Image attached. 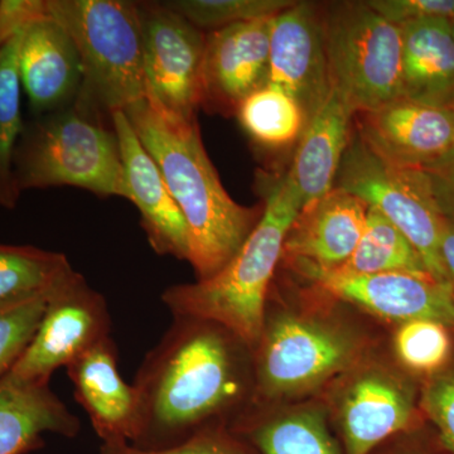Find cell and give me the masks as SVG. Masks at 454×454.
<instances>
[{
  "label": "cell",
  "instance_id": "cell-25",
  "mask_svg": "<svg viewBox=\"0 0 454 454\" xmlns=\"http://www.w3.org/2000/svg\"><path fill=\"white\" fill-rule=\"evenodd\" d=\"M20 37L17 35L0 49V207L7 210L17 207L22 193L14 175V155L26 121L18 70Z\"/></svg>",
  "mask_w": 454,
  "mask_h": 454
},
{
  "label": "cell",
  "instance_id": "cell-16",
  "mask_svg": "<svg viewBox=\"0 0 454 454\" xmlns=\"http://www.w3.org/2000/svg\"><path fill=\"white\" fill-rule=\"evenodd\" d=\"M110 118L121 148L128 200L140 212V225L152 249L158 255L188 262L190 238L186 220L170 195L162 173L140 143L127 114L116 110Z\"/></svg>",
  "mask_w": 454,
  "mask_h": 454
},
{
  "label": "cell",
  "instance_id": "cell-36",
  "mask_svg": "<svg viewBox=\"0 0 454 454\" xmlns=\"http://www.w3.org/2000/svg\"><path fill=\"white\" fill-rule=\"evenodd\" d=\"M439 258L448 284L454 293V223L444 220L439 244Z\"/></svg>",
  "mask_w": 454,
  "mask_h": 454
},
{
  "label": "cell",
  "instance_id": "cell-17",
  "mask_svg": "<svg viewBox=\"0 0 454 454\" xmlns=\"http://www.w3.org/2000/svg\"><path fill=\"white\" fill-rule=\"evenodd\" d=\"M118 358V348L110 336L66 367L76 402L103 443H131L138 427V395L134 385L121 378Z\"/></svg>",
  "mask_w": 454,
  "mask_h": 454
},
{
  "label": "cell",
  "instance_id": "cell-14",
  "mask_svg": "<svg viewBox=\"0 0 454 454\" xmlns=\"http://www.w3.org/2000/svg\"><path fill=\"white\" fill-rule=\"evenodd\" d=\"M273 18L206 33L201 106L207 112L236 114L245 98L267 85Z\"/></svg>",
  "mask_w": 454,
  "mask_h": 454
},
{
  "label": "cell",
  "instance_id": "cell-2",
  "mask_svg": "<svg viewBox=\"0 0 454 454\" xmlns=\"http://www.w3.org/2000/svg\"><path fill=\"white\" fill-rule=\"evenodd\" d=\"M124 112L186 220L188 262L197 280L214 277L252 234L262 207L239 205L226 192L203 145L196 116L170 112L151 92Z\"/></svg>",
  "mask_w": 454,
  "mask_h": 454
},
{
  "label": "cell",
  "instance_id": "cell-32",
  "mask_svg": "<svg viewBox=\"0 0 454 454\" xmlns=\"http://www.w3.org/2000/svg\"><path fill=\"white\" fill-rule=\"evenodd\" d=\"M100 454H244L234 442L211 430H201L184 443L163 450H142L128 442H106Z\"/></svg>",
  "mask_w": 454,
  "mask_h": 454
},
{
  "label": "cell",
  "instance_id": "cell-33",
  "mask_svg": "<svg viewBox=\"0 0 454 454\" xmlns=\"http://www.w3.org/2000/svg\"><path fill=\"white\" fill-rule=\"evenodd\" d=\"M370 8L396 26L430 18L454 17V0H369Z\"/></svg>",
  "mask_w": 454,
  "mask_h": 454
},
{
  "label": "cell",
  "instance_id": "cell-7",
  "mask_svg": "<svg viewBox=\"0 0 454 454\" xmlns=\"http://www.w3.org/2000/svg\"><path fill=\"white\" fill-rule=\"evenodd\" d=\"M334 187L380 211L411 241L432 277L450 288L439 258L444 219L430 199L422 170L384 162L356 133L343 155Z\"/></svg>",
  "mask_w": 454,
  "mask_h": 454
},
{
  "label": "cell",
  "instance_id": "cell-3",
  "mask_svg": "<svg viewBox=\"0 0 454 454\" xmlns=\"http://www.w3.org/2000/svg\"><path fill=\"white\" fill-rule=\"evenodd\" d=\"M262 217L234 258L219 273L168 286L162 301L173 317L216 322L253 348L262 339L265 301L283 245L301 201L286 176L269 184Z\"/></svg>",
  "mask_w": 454,
  "mask_h": 454
},
{
  "label": "cell",
  "instance_id": "cell-30",
  "mask_svg": "<svg viewBox=\"0 0 454 454\" xmlns=\"http://www.w3.org/2000/svg\"><path fill=\"white\" fill-rule=\"evenodd\" d=\"M50 293L0 309V378L14 366L37 333Z\"/></svg>",
  "mask_w": 454,
  "mask_h": 454
},
{
  "label": "cell",
  "instance_id": "cell-21",
  "mask_svg": "<svg viewBox=\"0 0 454 454\" xmlns=\"http://www.w3.org/2000/svg\"><path fill=\"white\" fill-rule=\"evenodd\" d=\"M82 429L50 384L0 380V454H26L43 444L44 433L73 438Z\"/></svg>",
  "mask_w": 454,
  "mask_h": 454
},
{
  "label": "cell",
  "instance_id": "cell-10",
  "mask_svg": "<svg viewBox=\"0 0 454 454\" xmlns=\"http://www.w3.org/2000/svg\"><path fill=\"white\" fill-rule=\"evenodd\" d=\"M357 136L384 162L428 170L454 158V115L450 107L399 98L372 112L355 114Z\"/></svg>",
  "mask_w": 454,
  "mask_h": 454
},
{
  "label": "cell",
  "instance_id": "cell-18",
  "mask_svg": "<svg viewBox=\"0 0 454 454\" xmlns=\"http://www.w3.org/2000/svg\"><path fill=\"white\" fill-rule=\"evenodd\" d=\"M18 70L32 116L70 106L82 90V66L76 46L51 18L22 33Z\"/></svg>",
  "mask_w": 454,
  "mask_h": 454
},
{
  "label": "cell",
  "instance_id": "cell-24",
  "mask_svg": "<svg viewBox=\"0 0 454 454\" xmlns=\"http://www.w3.org/2000/svg\"><path fill=\"white\" fill-rule=\"evenodd\" d=\"M334 270L351 274L405 271L432 277L411 241L380 211L369 207L365 230L348 262ZM433 278V277H432Z\"/></svg>",
  "mask_w": 454,
  "mask_h": 454
},
{
  "label": "cell",
  "instance_id": "cell-23",
  "mask_svg": "<svg viewBox=\"0 0 454 454\" xmlns=\"http://www.w3.org/2000/svg\"><path fill=\"white\" fill-rule=\"evenodd\" d=\"M73 270L64 254L0 244V309L47 294Z\"/></svg>",
  "mask_w": 454,
  "mask_h": 454
},
{
  "label": "cell",
  "instance_id": "cell-19",
  "mask_svg": "<svg viewBox=\"0 0 454 454\" xmlns=\"http://www.w3.org/2000/svg\"><path fill=\"white\" fill-rule=\"evenodd\" d=\"M354 109L333 88L307 122L292 168L286 175L300 195L301 208L334 187L343 155L354 136Z\"/></svg>",
  "mask_w": 454,
  "mask_h": 454
},
{
  "label": "cell",
  "instance_id": "cell-37",
  "mask_svg": "<svg viewBox=\"0 0 454 454\" xmlns=\"http://www.w3.org/2000/svg\"><path fill=\"white\" fill-rule=\"evenodd\" d=\"M450 112H452L453 115H454V98H453L452 103H450Z\"/></svg>",
  "mask_w": 454,
  "mask_h": 454
},
{
  "label": "cell",
  "instance_id": "cell-6",
  "mask_svg": "<svg viewBox=\"0 0 454 454\" xmlns=\"http://www.w3.org/2000/svg\"><path fill=\"white\" fill-rule=\"evenodd\" d=\"M333 88L355 114L403 98L402 28L366 2L333 3L322 11Z\"/></svg>",
  "mask_w": 454,
  "mask_h": 454
},
{
  "label": "cell",
  "instance_id": "cell-9",
  "mask_svg": "<svg viewBox=\"0 0 454 454\" xmlns=\"http://www.w3.org/2000/svg\"><path fill=\"white\" fill-rule=\"evenodd\" d=\"M148 92L166 109L195 118L201 107L206 33L164 3H138Z\"/></svg>",
  "mask_w": 454,
  "mask_h": 454
},
{
  "label": "cell",
  "instance_id": "cell-35",
  "mask_svg": "<svg viewBox=\"0 0 454 454\" xmlns=\"http://www.w3.org/2000/svg\"><path fill=\"white\" fill-rule=\"evenodd\" d=\"M422 173L435 208L444 220L454 223V158Z\"/></svg>",
  "mask_w": 454,
  "mask_h": 454
},
{
  "label": "cell",
  "instance_id": "cell-28",
  "mask_svg": "<svg viewBox=\"0 0 454 454\" xmlns=\"http://www.w3.org/2000/svg\"><path fill=\"white\" fill-rule=\"evenodd\" d=\"M450 330L430 319L404 322L395 334L397 357L411 372L437 375L452 354Z\"/></svg>",
  "mask_w": 454,
  "mask_h": 454
},
{
  "label": "cell",
  "instance_id": "cell-8",
  "mask_svg": "<svg viewBox=\"0 0 454 454\" xmlns=\"http://www.w3.org/2000/svg\"><path fill=\"white\" fill-rule=\"evenodd\" d=\"M110 336L112 317L106 298L73 270L50 293L37 333L0 380L16 385L50 384L57 369L67 367Z\"/></svg>",
  "mask_w": 454,
  "mask_h": 454
},
{
  "label": "cell",
  "instance_id": "cell-1",
  "mask_svg": "<svg viewBox=\"0 0 454 454\" xmlns=\"http://www.w3.org/2000/svg\"><path fill=\"white\" fill-rule=\"evenodd\" d=\"M243 343L216 322L175 317L137 372L138 427L131 446H177L234 405L245 391L236 354Z\"/></svg>",
  "mask_w": 454,
  "mask_h": 454
},
{
  "label": "cell",
  "instance_id": "cell-13",
  "mask_svg": "<svg viewBox=\"0 0 454 454\" xmlns=\"http://www.w3.org/2000/svg\"><path fill=\"white\" fill-rule=\"evenodd\" d=\"M262 340L259 385L269 395L312 387L351 357V346L342 336L303 319H278Z\"/></svg>",
  "mask_w": 454,
  "mask_h": 454
},
{
  "label": "cell",
  "instance_id": "cell-5",
  "mask_svg": "<svg viewBox=\"0 0 454 454\" xmlns=\"http://www.w3.org/2000/svg\"><path fill=\"white\" fill-rule=\"evenodd\" d=\"M47 5L51 20L67 32L82 59L79 98L109 115L146 98L138 3L47 0Z\"/></svg>",
  "mask_w": 454,
  "mask_h": 454
},
{
  "label": "cell",
  "instance_id": "cell-12",
  "mask_svg": "<svg viewBox=\"0 0 454 454\" xmlns=\"http://www.w3.org/2000/svg\"><path fill=\"white\" fill-rule=\"evenodd\" d=\"M309 279L339 300L373 315L404 322L430 319L454 330V293L432 277L405 271L351 274L340 270H304Z\"/></svg>",
  "mask_w": 454,
  "mask_h": 454
},
{
  "label": "cell",
  "instance_id": "cell-29",
  "mask_svg": "<svg viewBox=\"0 0 454 454\" xmlns=\"http://www.w3.org/2000/svg\"><path fill=\"white\" fill-rule=\"evenodd\" d=\"M163 3L197 28L208 32L236 23L273 18L294 4L292 0H172Z\"/></svg>",
  "mask_w": 454,
  "mask_h": 454
},
{
  "label": "cell",
  "instance_id": "cell-4",
  "mask_svg": "<svg viewBox=\"0 0 454 454\" xmlns=\"http://www.w3.org/2000/svg\"><path fill=\"white\" fill-rule=\"evenodd\" d=\"M103 115L77 97L70 106L26 121L14 155L20 192L70 186L128 200L118 137Z\"/></svg>",
  "mask_w": 454,
  "mask_h": 454
},
{
  "label": "cell",
  "instance_id": "cell-22",
  "mask_svg": "<svg viewBox=\"0 0 454 454\" xmlns=\"http://www.w3.org/2000/svg\"><path fill=\"white\" fill-rule=\"evenodd\" d=\"M414 419L411 394L389 379L367 376L349 390L342 409L348 454H369L373 447Z\"/></svg>",
  "mask_w": 454,
  "mask_h": 454
},
{
  "label": "cell",
  "instance_id": "cell-31",
  "mask_svg": "<svg viewBox=\"0 0 454 454\" xmlns=\"http://www.w3.org/2000/svg\"><path fill=\"white\" fill-rule=\"evenodd\" d=\"M422 408L437 427L443 446L454 454V372L433 376L424 387Z\"/></svg>",
  "mask_w": 454,
  "mask_h": 454
},
{
  "label": "cell",
  "instance_id": "cell-27",
  "mask_svg": "<svg viewBox=\"0 0 454 454\" xmlns=\"http://www.w3.org/2000/svg\"><path fill=\"white\" fill-rule=\"evenodd\" d=\"M253 439L262 454H339L316 413L294 414L260 426Z\"/></svg>",
  "mask_w": 454,
  "mask_h": 454
},
{
  "label": "cell",
  "instance_id": "cell-34",
  "mask_svg": "<svg viewBox=\"0 0 454 454\" xmlns=\"http://www.w3.org/2000/svg\"><path fill=\"white\" fill-rule=\"evenodd\" d=\"M44 20H50L47 0H0V49Z\"/></svg>",
  "mask_w": 454,
  "mask_h": 454
},
{
  "label": "cell",
  "instance_id": "cell-38",
  "mask_svg": "<svg viewBox=\"0 0 454 454\" xmlns=\"http://www.w3.org/2000/svg\"><path fill=\"white\" fill-rule=\"evenodd\" d=\"M450 25H452V32H453V37H454V17L452 18V20H450Z\"/></svg>",
  "mask_w": 454,
  "mask_h": 454
},
{
  "label": "cell",
  "instance_id": "cell-11",
  "mask_svg": "<svg viewBox=\"0 0 454 454\" xmlns=\"http://www.w3.org/2000/svg\"><path fill=\"white\" fill-rule=\"evenodd\" d=\"M268 83L295 98L307 122L330 95L322 12L313 3L294 2L271 20Z\"/></svg>",
  "mask_w": 454,
  "mask_h": 454
},
{
  "label": "cell",
  "instance_id": "cell-20",
  "mask_svg": "<svg viewBox=\"0 0 454 454\" xmlns=\"http://www.w3.org/2000/svg\"><path fill=\"white\" fill-rule=\"evenodd\" d=\"M402 28L403 98L450 107L454 98V37L450 20L430 18Z\"/></svg>",
  "mask_w": 454,
  "mask_h": 454
},
{
  "label": "cell",
  "instance_id": "cell-26",
  "mask_svg": "<svg viewBox=\"0 0 454 454\" xmlns=\"http://www.w3.org/2000/svg\"><path fill=\"white\" fill-rule=\"evenodd\" d=\"M247 136L260 145L282 148L301 139L307 116L291 95L277 86H262L249 95L236 112Z\"/></svg>",
  "mask_w": 454,
  "mask_h": 454
},
{
  "label": "cell",
  "instance_id": "cell-15",
  "mask_svg": "<svg viewBox=\"0 0 454 454\" xmlns=\"http://www.w3.org/2000/svg\"><path fill=\"white\" fill-rule=\"evenodd\" d=\"M367 210L363 200L333 187L301 208L284 240L282 259L301 273L342 267L363 236Z\"/></svg>",
  "mask_w": 454,
  "mask_h": 454
}]
</instances>
